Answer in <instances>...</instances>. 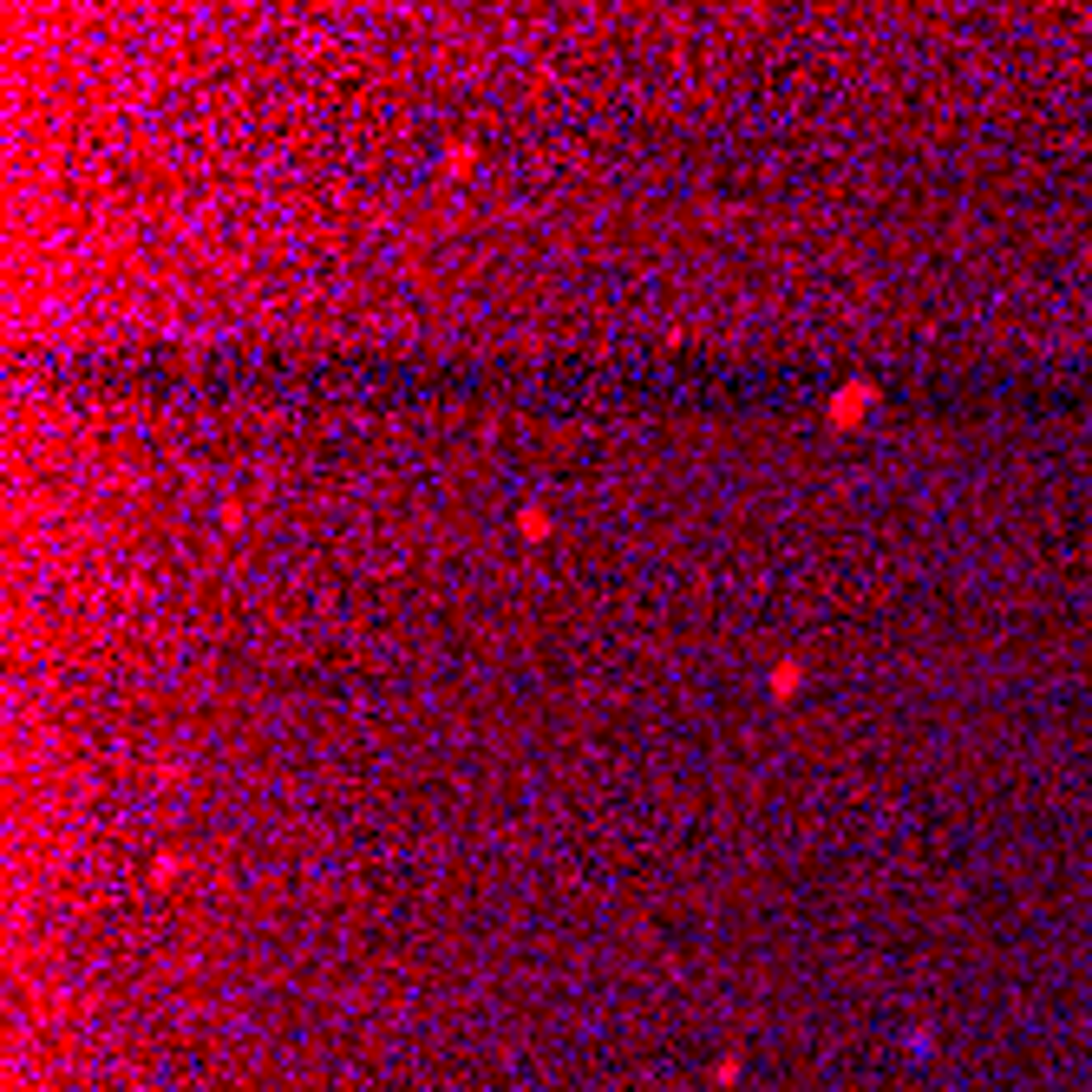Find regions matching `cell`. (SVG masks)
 I'll list each match as a JSON object with an SVG mask.
<instances>
[{
  "instance_id": "cell-1",
  "label": "cell",
  "mask_w": 1092,
  "mask_h": 1092,
  "mask_svg": "<svg viewBox=\"0 0 1092 1092\" xmlns=\"http://www.w3.org/2000/svg\"><path fill=\"white\" fill-rule=\"evenodd\" d=\"M791 687H799V667H791V661L772 667V694H791Z\"/></svg>"
}]
</instances>
